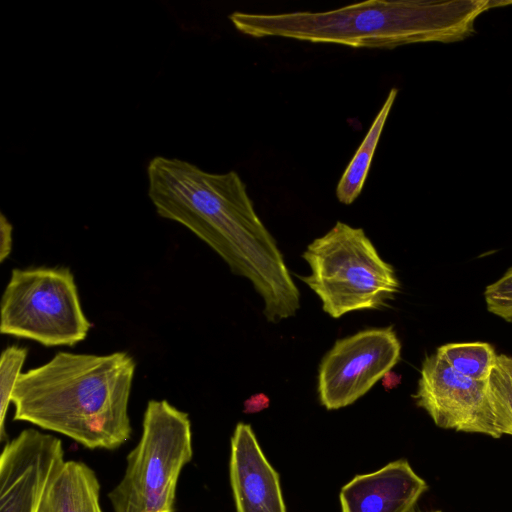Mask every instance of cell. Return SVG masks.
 <instances>
[{
	"instance_id": "obj_1",
	"label": "cell",
	"mask_w": 512,
	"mask_h": 512,
	"mask_svg": "<svg viewBox=\"0 0 512 512\" xmlns=\"http://www.w3.org/2000/svg\"><path fill=\"white\" fill-rule=\"evenodd\" d=\"M147 178L157 214L186 227L235 275L247 278L264 302L267 321L296 314L300 292L236 171L210 173L185 160L156 156Z\"/></svg>"
},
{
	"instance_id": "obj_2",
	"label": "cell",
	"mask_w": 512,
	"mask_h": 512,
	"mask_svg": "<svg viewBox=\"0 0 512 512\" xmlns=\"http://www.w3.org/2000/svg\"><path fill=\"white\" fill-rule=\"evenodd\" d=\"M135 369L133 357L124 351H59L20 375L12 396L13 419L88 449H116L132 434L128 407Z\"/></svg>"
},
{
	"instance_id": "obj_3",
	"label": "cell",
	"mask_w": 512,
	"mask_h": 512,
	"mask_svg": "<svg viewBox=\"0 0 512 512\" xmlns=\"http://www.w3.org/2000/svg\"><path fill=\"white\" fill-rule=\"evenodd\" d=\"M507 5L512 1L370 0L324 12L235 11L229 20L240 33L254 38L283 37L353 48L393 49L414 43L464 40L476 32L475 21L481 14Z\"/></svg>"
},
{
	"instance_id": "obj_4",
	"label": "cell",
	"mask_w": 512,
	"mask_h": 512,
	"mask_svg": "<svg viewBox=\"0 0 512 512\" xmlns=\"http://www.w3.org/2000/svg\"><path fill=\"white\" fill-rule=\"evenodd\" d=\"M311 269L298 276L332 318L388 306L400 289L393 266L384 261L362 228L337 221L302 254Z\"/></svg>"
},
{
	"instance_id": "obj_5",
	"label": "cell",
	"mask_w": 512,
	"mask_h": 512,
	"mask_svg": "<svg viewBox=\"0 0 512 512\" xmlns=\"http://www.w3.org/2000/svg\"><path fill=\"white\" fill-rule=\"evenodd\" d=\"M193 458L189 415L166 400L147 403L124 474L108 493L114 512H175L183 468Z\"/></svg>"
},
{
	"instance_id": "obj_6",
	"label": "cell",
	"mask_w": 512,
	"mask_h": 512,
	"mask_svg": "<svg viewBox=\"0 0 512 512\" xmlns=\"http://www.w3.org/2000/svg\"><path fill=\"white\" fill-rule=\"evenodd\" d=\"M91 328L67 267L15 268L3 291L0 332L44 346H73Z\"/></svg>"
},
{
	"instance_id": "obj_7",
	"label": "cell",
	"mask_w": 512,
	"mask_h": 512,
	"mask_svg": "<svg viewBox=\"0 0 512 512\" xmlns=\"http://www.w3.org/2000/svg\"><path fill=\"white\" fill-rule=\"evenodd\" d=\"M393 326L370 328L337 340L318 368V395L328 410L346 407L366 394L400 360Z\"/></svg>"
},
{
	"instance_id": "obj_8",
	"label": "cell",
	"mask_w": 512,
	"mask_h": 512,
	"mask_svg": "<svg viewBox=\"0 0 512 512\" xmlns=\"http://www.w3.org/2000/svg\"><path fill=\"white\" fill-rule=\"evenodd\" d=\"M413 399L443 429L503 436L491 405L487 381L469 379L436 353L427 355Z\"/></svg>"
},
{
	"instance_id": "obj_9",
	"label": "cell",
	"mask_w": 512,
	"mask_h": 512,
	"mask_svg": "<svg viewBox=\"0 0 512 512\" xmlns=\"http://www.w3.org/2000/svg\"><path fill=\"white\" fill-rule=\"evenodd\" d=\"M60 439L28 428L0 454V512H38L43 495L65 462Z\"/></svg>"
},
{
	"instance_id": "obj_10",
	"label": "cell",
	"mask_w": 512,
	"mask_h": 512,
	"mask_svg": "<svg viewBox=\"0 0 512 512\" xmlns=\"http://www.w3.org/2000/svg\"><path fill=\"white\" fill-rule=\"evenodd\" d=\"M230 482L237 512H286L278 473L245 423L231 438Z\"/></svg>"
},
{
	"instance_id": "obj_11",
	"label": "cell",
	"mask_w": 512,
	"mask_h": 512,
	"mask_svg": "<svg viewBox=\"0 0 512 512\" xmlns=\"http://www.w3.org/2000/svg\"><path fill=\"white\" fill-rule=\"evenodd\" d=\"M427 490L406 460L355 476L340 492L342 512H410Z\"/></svg>"
},
{
	"instance_id": "obj_12",
	"label": "cell",
	"mask_w": 512,
	"mask_h": 512,
	"mask_svg": "<svg viewBox=\"0 0 512 512\" xmlns=\"http://www.w3.org/2000/svg\"><path fill=\"white\" fill-rule=\"evenodd\" d=\"M100 482L87 464L67 460L49 483L38 512H103Z\"/></svg>"
},
{
	"instance_id": "obj_13",
	"label": "cell",
	"mask_w": 512,
	"mask_h": 512,
	"mask_svg": "<svg viewBox=\"0 0 512 512\" xmlns=\"http://www.w3.org/2000/svg\"><path fill=\"white\" fill-rule=\"evenodd\" d=\"M397 93L396 88L389 91L368 132L338 181L336 197L342 204H352L362 192L377 144Z\"/></svg>"
},
{
	"instance_id": "obj_14",
	"label": "cell",
	"mask_w": 512,
	"mask_h": 512,
	"mask_svg": "<svg viewBox=\"0 0 512 512\" xmlns=\"http://www.w3.org/2000/svg\"><path fill=\"white\" fill-rule=\"evenodd\" d=\"M436 354L461 375L486 382L496 362L494 347L486 342L448 343Z\"/></svg>"
},
{
	"instance_id": "obj_15",
	"label": "cell",
	"mask_w": 512,
	"mask_h": 512,
	"mask_svg": "<svg viewBox=\"0 0 512 512\" xmlns=\"http://www.w3.org/2000/svg\"><path fill=\"white\" fill-rule=\"evenodd\" d=\"M488 395L503 435L512 436V357L497 355L487 379Z\"/></svg>"
},
{
	"instance_id": "obj_16",
	"label": "cell",
	"mask_w": 512,
	"mask_h": 512,
	"mask_svg": "<svg viewBox=\"0 0 512 512\" xmlns=\"http://www.w3.org/2000/svg\"><path fill=\"white\" fill-rule=\"evenodd\" d=\"M28 350L18 345L7 346L0 357V440L5 437V419Z\"/></svg>"
},
{
	"instance_id": "obj_17",
	"label": "cell",
	"mask_w": 512,
	"mask_h": 512,
	"mask_svg": "<svg viewBox=\"0 0 512 512\" xmlns=\"http://www.w3.org/2000/svg\"><path fill=\"white\" fill-rule=\"evenodd\" d=\"M484 298L490 313L512 323V267L486 287Z\"/></svg>"
},
{
	"instance_id": "obj_18",
	"label": "cell",
	"mask_w": 512,
	"mask_h": 512,
	"mask_svg": "<svg viewBox=\"0 0 512 512\" xmlns=\"http://www.w3.org/2000/svg\"><path fill=\"white\" fill-rule=\"evenodd\" d=\"M12 230L11 223L4 214L0 216V262H3L12 250Z\"/></svg>"
},
{
	"instance_id": "obj_19",
	"label": "cell",
	"mask_w": 512,
	"mask_h": 512,
	"mask_svg": "<svg viewBox=\"0 0 512 512\" xmlns=\"http://www.w3.org/2000/svg\"><path fill=\"white\" fill-rule=\"evenodd\" d=\"M269 397L264 393H256L251 395L244 402V413L252 414L260 412L269 407Z\"/></svg>"
},
{
	"instance_id": "obj_20",
	"label": "cell",
	"mask_w": 512,
	"mask_h": 512,
	"mask_svg": "<svg viewBox=\"0 0 512 512\" xmlns=\"http://www.w3.org/2000/svg\"><path fill=\"white\" fill-rule=\"evenodd\" d=\"M401 382V376L392 370L387 372L382 378V385L386 390L395 388Z\"/></svg>"
},
{
	"instance_id": "obj_21",
	"label": "cell",
	"mask_w": 512,
	"mask_h": 512,
	"mask_svg": "<svg viewBox=\"0 0 512 512\" xmlns=\"http://www.w3.org/2000/svg\"><path fill=\"white\" fill-rule=\"evenodd\" d=\"M435 512H440V511H435Z\"/></svg>"
}]
</instances>
